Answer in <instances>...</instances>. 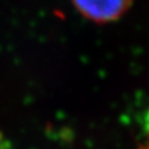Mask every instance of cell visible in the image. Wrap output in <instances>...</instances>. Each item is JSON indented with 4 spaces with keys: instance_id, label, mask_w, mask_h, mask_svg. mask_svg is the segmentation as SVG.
Segmentation results:
<instances>
[{
    "instance_id": "cell-1",
    "label": "cell",
    "mask_w": 149,
    "mask_h": 149,
    "mask_svg": "<svg viewBox=\"0 0 149 149\" xmlns=\"http://www.w3.org/2000/svg\"><path fill=\"white\" fill-rule=\"evenodd\" d=\"M134 0H72L79 13L95 24H107L120 18Z\"/></svg>"
}]
</instances>
